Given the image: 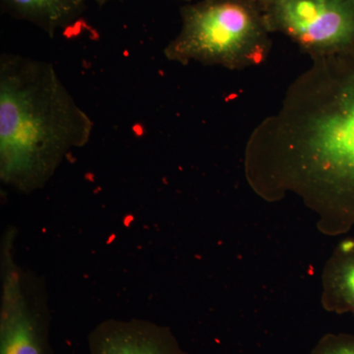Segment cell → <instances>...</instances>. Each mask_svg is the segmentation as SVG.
I'll return each mask as SVG.
<instances>
[{"label": "cell", "instance_id": "cell-1", "mask_svg": "<svg viewBox=\"0 0 354 354\" xmlns=\"http://www.w3.org/2000/svg\"><path fill=\"white\" fill-rule=\"evenodd\" d=\"M311 59L251 133L245 174L259 196H297L324 232L344 234L354 227V44Z\"/></svg>", "mask_w": 354, "mask_h": 354}, {"label": "cell", "instance_id": "cell-2", "mask_svg": "<svg viewBox=\"0 0 354 354\" xmlns=\"http://www.w3.org/2000/svg\"><path fill=\"white\" fill-rule=\"evenodd\" d=\"M94 122L50 62L12 53L0 57V179L31 194L53 178Z\"/></svg>", "mask_w": 354, "mask_h": 354}, {"label": "cell", "instance_id": "cell-3", "mask_svg": "<svg viewBox=\"0 0 354 354\" xmlns=\"http://www.w3.org/2000/svg\"><path fill=\"white\" fill-rule=\"evenodd\" d=\"M180 16V31L164 50L169 62L241 70L269 55L272 32L254 0H199L181 7Z\"/></svg>", "mask_w": 354, "mask_h": 354}, {"label": "cell", "instance_id": "cell-4", "mask_svg": "<svg viewBox=\"0 0 354 354\" xmlns=\"http://www.w3.org/2000/svg\"><path fill=\"white\" fill-rule=\"evenodd\" d=\"M14 241V230L9 228L2 241L0 261V354H53L44 285L16 262Z\"/></svg>", "mask_w": 354, "mask_h": 354}, {"label": "cell", "instance_id": "cell-5", "mask_svg": "<svg viewBox=\"0 0 354 354\" xmlns=\"http://www.w3.org/2000/svg\"><path fill=\"white\" fill-rule=\"evenodd\" d=\"M271 32L288 37L310 57L354 44V0H254Z\"/></svg>", "mask_w": 354, "mask_h": 354}, {"label": "cell", "instance_id": "cell-6", "mask_svg": "<svg viewBox=\"0 0 354 354\" xmlns=\"http://www.w3.org/2000/svg\"><path fill=\"white\" fill-rule=\"evenodd\" d=\"M91 354H188L169 328L141 319H109L88 337Z\"/></svg>", "mask_w": 354, "mask_h": 354}, {"label": "cell", "instance_id": "cell-7", "mask_svg": "<svg viewBox=\"0 0 354 354\" xmlns=\"http://www.w3.org/2000/svg\"><path fill=\"white\" fill-rule=\"evenodd\" d=\"M322 286L326 310L354 316V235L335 247L324 268Z\"/></svg>", "mask_w": 354, "mask_h": 354}, {"label": "cell", "instance_id": "cell-8", "mask_svg": "<svg viewBox=\"0 0 354 354\" xmlns=\"http://www.w3.org/2000/svg\"><path fill=\"white\" fill-rule=\"evenodd\" d=\"M4 12L32 23L53 38L78 19L86 0H0Z\"/></svg>", "mask_w": 354, "mask_h": 354}, {"label": "cell", "instance_id": "cell-9", "mask_svg": "<svg viewBox=\"0 0 354 354\" xmlns=\"http://www.w3.org/2000/svg\"><path fill=\"white\" fill-rule=\"evenodd\" d=\"M311 354H354V335L339 333L323 335Z\"/></svg>", "mask_w": 354, "mask_h": 354}, {"label": "cell", "instance_id": "cell-10", "mask_svg": "<svg viewBox=\"0 0 354 354\" xmlns=\"http://www.w3.org/2000/svg\"><path fill=\"white\" fill-rule=\"evenodd\" d=\"M97 4L100 6H104V4L108 3V2L111 1V0H95Z\"/></svg>", "mask_w": 354, "mask_h": 354}, {"label": "cell", "instance_id": "cell-11", "mask_svg": "<svg viewBox=\"0 0 354 354\" xmlns=\"http://www.w3.org/2000/svg\"><path fill=\"white\" fill-rule=\"evenodd\" d=\"M185 1H191V0H185Z\"/></svg>", "mask_w": 354, "mask_h": 354}]
</instances>
